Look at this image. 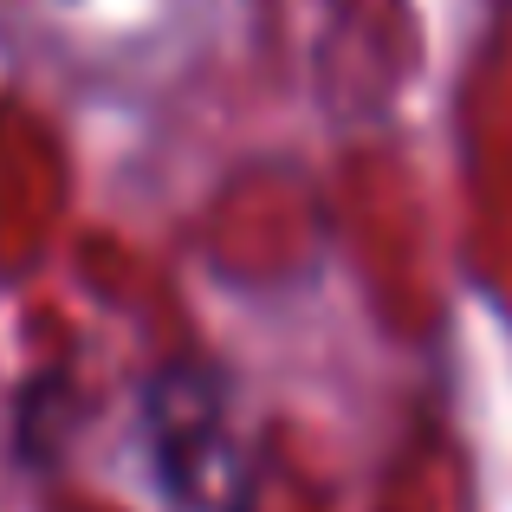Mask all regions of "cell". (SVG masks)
<instances>
[{
  "instance_id": "1",
  "label": "cell",
  "mask_w": 512,
  "mask_h": 512,
  "mask_svg": "<svg viewBox=\"0 0 512 512\" xmlns=\"http://www.w3.org/2000/svg\"><path fill=\"white\" fill-rule=\"evenodd\" d=\"M137 448L163 512H253V454L208 363L175 357L143 376Z\"/></svg>"
}]
</instances>
